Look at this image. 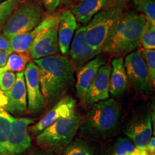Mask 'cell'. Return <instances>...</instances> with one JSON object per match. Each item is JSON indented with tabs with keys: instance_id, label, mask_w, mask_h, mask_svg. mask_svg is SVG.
<instances>
[{
	"instance_id": "30bf717a",
	"label": "cell",
	"mask_w": 155,
	"mask_h": 155,
	"mask_svg": "<svg viewBox=\"0 0 155 155\" xmlns=\"http://www.w3.org/2000/svg\"><path fill=\"white\" fill-rule=\"evenodd\" d=\"M111 73V64H104L98 69L83 100L87 109H89L97 102L109 98Z\"/></svg>"
},
{
	"instance_id": "f546056e",
	"label": "cell",
	"mask_w": 155,
	"mask_h": 155,
	"mask_svg": "<svg viewBox=\"0 0 155 155\" xmlns=\"http://www.w3.org/2000/svg\"><path fill=\"white\" fill-rule=\"evenodd\" d=\"M0 50H5V51L10 52V53H13L8 40L4 36V35L2 33H1V32H0Z\"/></svg>"
},
{
	"instance_id": "52a82bcc",
	"label": "cell",
	"mask_w": 155,
	"mask_h": 155,
	"mask_svg": "<svg viewBox=\"0 0 155 155\" xmlns=\"http://www.w3.org/2000/svg\"><path fill=\"white\" fill-rule=\"evenodd\" d=\"M152 115L148 108H138L126 120L122 132L137 148L146 150V146L152 135Z\"/></svg>"
},
{
	"instance_id": "7a4b0ae2",
	"label": "cell",
	"mask_w": 155,
	"mask_h": 155,
	"mask_svg": "<svg viewBox=\"0 0 155 155\" xmlns=\"http://www.w3.org/2000/svg\"><path fill=\"white\" fill-rule=\"evenodd\" d=\"M121 106L114 98H108L94 104L83 118L79 128L83 138L94 141L106 140L113 137L121 124Z\"/></svg>"
},
{
	"instance_id": "ffe728a7",
	"label": "cell",
	"mask_w": 155,
	"mask_h": 155,
	"mask_svg": "<svg viewBox=\"0 0 155 155\" xmlns=\"http://www.w3.org/2000/svg\"><path fill=\"white\" fill-rule=\"evenodd\" d=\"M109 94L114 97L121 98L127 91L128 79L123 58H114L111 62Z\"/></svg>"
},
{
	"instance_id": "d590c367",
	"label": "cell",
	"mask_w": 155,
	"mask_h": 155,
	"mask_svg": "<svg viewBox=\"0 0 155 155\" xmlns=\"http://www.w3.org/2000/svg\"><path fill=\"white\" fill-rule=\"evenodd\" d=\"M116 1L118 2H125L129 1V0H116Z\"/></svg>"
},
{
	"instance_id": "83f0119b",
	"label": "cell",
	"mask_w": 155,
	"mask_h": 155,
	"mask_svg": "<svg viewBox=\"0 0 155 155\" xmlns=\"http://www.w3.org/2000/svg\"><path fill=\"white\" fill-rule=\"evenodd\" d=\"M16 81V74L11 71L0 73V91L7 92L12 88Z\"/></svg>"
},
{
	"instance_id": "8fae6325",
	"label": "cell",
	"mask_w": 155,
	"mask_h": 155,
	"mask_svg": "<svg viewBox=\"0 0 155 155\" xmlns=\"http://www.w3.org/2000/svg\"><path fill=\"white\" fill-rule=\"evenodd\" d=\"M23 73L28 96V108L31 114H38L44 107L39 81L38 67L34 62H30Z\"/></svg>"
},
{
	"instance_id": "484cf974",
	"label": "cell",
	"mask_w": 155,
	"mask_h": 155,
	"mask_svg": "<svg viewBox=\"0 0 155 155\" xmlns=\"http://www.w3.org/2000/svg\"><path fill=\"white\" fill-rule=\"evenodd\" d=\"M20 0H5L0 2V30L19 5Z\"/></svg>"
},
{
	"instance_id": "f1b7e54d",
	"label": "cell",
	"mask_w": 155,
	"mask_h": 155,
	"mask_svg": "<svg viewBox=\"0 0 155 155\" xmlns=\"http://www.w3.org/2000/svg\"><path fill=\"white\" fill-rule=\"evenodd\" d=\"M45 8L48 12H54L60 5H61V0H42Z\"/></svg>"
},
{
	"instance_id": "4dcf8cb0",
	"label": "cell",
	"mask_w": 155,
	"mask_h": 155,
	"mask_svg": "<svg viewBox=\"0 0 155 155\" xmlns=\"http://www.w3.org/2000/svg\"><path fill=\"white\" fill-rule=\"evenodd\" d=\"M146 151L150 155H154L155 152V139L154 137H151V139L149 141L148 144L146 146Z\"/></svg>"
},
{
	"instance_id": "1f68e13d",
	"label": "cell",
	"mask_w": 155,
	"mask_h": 155,
	"mask_svg": "<svg viewBox=\"0 0 155 155\" xmlns=\"http://www.w3.org/2000/svg\"><path fill=\"white\" fill-rule=\"evenodd\" d=\"M11 53H12L0 50V68L5 66L6 63H7V58Z\"/></svg>"
},
{
	"instance_id": "ac0fdd59",
	"label": "cell",
	"mask_w": 155,
	"mask_h": 155,
	"mask_svg": "<svg viewBox=\"0 0 155 155\" xmlns=\"http://www.w3.org/2000/svg\"><path fill=\"white\" fill-rule=\"evenodd\" d=\"M78 28V22L71 12L69 9L62 12L58 17V44L62 55L68 54L71 41Z\"/></svg>"
},
{
	"instance_id": "836d02e7",
	"label": "cell",
	"mask_w": 155,
	"mask_h": 155,
	"mask_svg": "<svg viewBox=\"0 0 155 155\" xmlns=\"http://www.w3.org/2000/svg\"><path fill=\"white\" fill-rule=\"evenodd\" d=\"M32 155H55V152H53V151L47 150V149H39L35 151L32 153Z\"/></svg>"
},
{
	"instance_id": "8992f818",
	"label": "cell",
	"mask_w": 155,
	"mask_h": 155,
	"mask_svg": "<svg viewBox=\"0 0 155 155\" xmlns=\"http://www.w3.org/2000/svg\"><path fill=\"white\" fill-rule=\"evenodd\" d=\"M43 10L37 0H20L2 28L6 38L30 32L42 20Z\"/></svg>"
},
{
	"instance_id": "7c38bea8",
	"label": "cell",
	"mask_w": 155,
	"mask_h": 155,
	"mask_svg": "<svg viewBox=\"0 0 155 155\" xmlns=\"http://www.w3.org/2000/svg\"><path fill=\"white\" fill-rule=\"evenodd\" d=\"M58 17L56 15H50L39 23L33 30L25 33L16 35L7 38L10 44L11 48L15 53H24L28 51L31 44L50 28L58 23Z\"/></svg>"
},
{
	"instance_id": "d4e9b609",
	"label": "cell",
	"mask_w": 155,
	"mask_h": 155,
	"mask_svg": "<svg viewBox=\"0 0 155 155\" xmlns=\"http://www.w3.org/2000/svg\"><path fill=\"white\" fill-rule=\"evenodd\" d=\"M133 4L137 10L142 13L147 19L155 24L154 0H133Z\"/></svg>"
},
{
	"instance_id": "7402d4cb",
	"label": "cell",
	"mask_w": 155,
	"mask_h": 155,
	"mask_svg": "<svg viewBox=\"0 0 155 155\" xmlns=\"http://www.w3.org/2000/svg\"><path fill=\"white\" fill-rule=\"evenodd\" d=\"M31 56L28 51L24 53H12L9 55L5 66L0 68V73L5 71L22 72L30 62Z\"/></svg>"
},
{
	"instance_id": "277c9868",
	"label": "cell",
	"mask_w": 155,
	"mask_h": 155,
	"mask_svg": "<svg viewBox=\"0 0 155 155\" xmlns=\"http://www.w3.org/2000/svg\"><path fill=\"white\" fill-rule=\"evenodd\" d=\"M82 120V116L78 112L73 111L39 133L36 137L37 143L42 148L61 154L74 139Z\"/></svg>"
},
{
	"instance_id": "4fadbf2b",
	"label": "cell",
	"mask_w": 155,
	"mask_h": 155,
	"mask_svg": "<svg viewBox=\"0 0 155 155\" xmlns=\"http://www.w3.org/2000/svg\"><path fill=\"white\" fill-rule=\"evenodd\" d=\"M75 104L76 101L72 96L69 95L64 96L38 123L32 127H29V132L32 134H38L57 120L69 116L75 111Z\"/></svg>"
},
{
	"instance_id": "e0dca14e",
	"label": "cell",
	"mask_w": 155,
	"mask_h": 155,
	"mask_svg": "<svg viewBox=\"0 0 155 155\" xmlns=\"http://www.w3.org/2000/svg\"><path fill=\"white\" fill-rule=\"evenodd\" d=\"M105 58L97 55L94 59L91 60L88 63L81 67L77 71L75 89L78 98L83 100L88 89L90 86L95 75L101 65L106 64Z\"/></svg>"
},
{
	"instance_id": "603a6c76",
	"label": "cell",
	"mask_w": 155,
	"mask_h": 155,
	"mask_svg": "<svg viewBox=\"0 0 155 155\" xmlns=\"http://www.w3.org/2000/svg\"><path fill=\"white\" fill-rule=\"evenodd\" d=\"M13 118L8 112L0 107V155H6L7 141Z\"/></svg>"
},
{
	"instance_id": "9c48e42d",
	"label": "cell",
	"mask_w": 155,
	"mask_h": 155,
	"mask_svg": "<svg viewBox=\"0 0 155 155\" xmlns=\"http://www.w3.org/2000/svg\"><path fill=\"white\" fill-rule=\"evenodd\" d=\"M30 118H13L7 144L6 155H19L31 146L28 128L35 123Z\"/></svg>"
},
{
	"instance_id": "e575fe53",
	"label": "cell",
	"mask_w": 155,
	"mask_h": 155,
	"mask_svg": "<svg viewBox=\"0 0 155 155\" xmlns=\"http://www.w3.org/2000/svg\"><path fill=\"white\" fill-rule=\"evenodd\" d=\"M78 0H61V5H71Z\"/></svg>"
},
{
	"instance_id": "cb8c5ba5",
	"label": "cell",
	"mask_w": 155,
	"mask_h": 155,
	"mask_svg": "<svg viewBox=\"0 0 155 155\" xmlns=\"http://www.w3.org/2000/svg\"><path fill=\"white\" fill-rule=\"evenodd\" d=\"M139 42L144 49L154 50L155 48V24L146 19L141 30Z\"/></svg>"
},
{
	"instance_id": "5bb4252c",
	"label": "cell",
	"mask_w": 155,
	"mask_h": 155,
	"mask_svg": "<svg viewBox=\"0 0 155 155\" xmlns=\"http://www.w3.org/2000/svg\"><path fill=\"white\" fill-rule=\"evenodd\" d=\"M68 53L73 69L77 70L99 55L87 42L85 36V26L80 27L75 31Z\"/></svg>"
},
{
	"instance_id": "9a60e30c",
	"label": "cell",
	"mask_w": 155,
	"mask_h": 155,
	"mask_svg": "<svg viewBox=\"0 0 155 155\" xmlns=\"http://www.w3.org/2000/svg\"><path fill=\"white\" fill-rule=\"evenodd\" d=\"M4 93V92H3ZM6 97L5 111L14 115H22L28 110V96L24 73L16 74V81L8 91L4 93Z\"/></svg>"
},
{
	"instance_id": "d6986e66",
	"label": "cell",
	"mask_w": 155,
	"mask_h": 155,
	"mask_svg": "<svg viewBox=\"0 0 155 155\" xmlns=\"http://www.w3.org/2000/svg\"><path fill=\"white\" fill-rule=\"evenodd\" d=\"M108 0H78L71 6L70 11L77 22L86 25L97 13L107 6Z\"/></svg>"
},
{
	"instance_id": "5b68a950",
	"label": "cell",
	"mask_w": 155,
	"mask_h": 155,
	"mask_svg": "<svg viewBox=\"0 0 155 155\" xmlns=\"http://www.w3.org/2000/svg\"><path fill=\"white\" fill-rule=\"evenodd\" d=\"M124 10L121 6H106L85 25L87 42L98 53L105 47Z\"/></svg>"
},
{
	"instance_id": "8d00e7d4",
	"label": "cell",
	"mask_w": 155,
	"mask_h": 155,
	"mask_svg": "<svg viewBox=\"0 0 155 155\" xmlns=\"http://www.w3.org/2000/svg\"><path fill=\"white\" fill-rule=\"evenodd\" d=\"M3 1H5V0H0V2H3Z\"/></svg>"
},
{
	"instance_id": "2e32d148",
	"label": "cell",
	"mask_w": 155,
	"mask_h": 155,
	"mask_svg": "<svg viewBox=\"0 0 155 155\" xmlns=\"http://www.w3.org/2000/svg\"><path fill=\"white\" fill-rule=\"evenodd\" d=\"M58 24L50 28L31 44L28 52L32 59L38 60L59 54Z\"/></svg>"
},
{
	"instance_id": "3957f363",
	"label": "cell",
	"mask_w": 155,
	"mask_h": 155,
	"mask_svg": "<svg viewBox=\"0 0 155 155\" xmlns=\"http://www.w3.org/2000/svg\"><path fill=\"white\" fill-rule=\"evenodd\" d=\"M146 17L134 12H124L102 52L114 58H122L139 47Z\"/></svg>"
},
{
	"instance_id": "6da1fadb",
	"label": "cell",
	"mask_w": 155,
	"mask_h": 155,
	"mask_svg": "<svg viewBox=\"0 0 155 155\" xmlns=\"http://www.w3.org/2000/svg\"><path fill=\"white\" fill-rule=\"evenodd\" d=\"M38 67L43 106L56 104L74 84L73 68L66 55L58 54L34 60Z\"/></svg>"
},
{
	"instance_id": "d6a6232c",
	"label": "cell",
	"mask_w": 155,
	"mask_h": 155,
	"mask_svg": "<svg viewBox=\"0 0 155 155\" xmlns=\"http://www.w3.org/2000/svg\"><path fill=\"white\" fill-rule=\"evenodd\" d=\"M121 155H150L148 152H147L146 150H139L138 148H136L134 150L129 151V152H127L124 153V154Z\"/></svg>"
},
{
	"instance_id": "4316f807",
	"label": "cell",
	"mask_w": 155,
	"mask_h": 155,
	"mask_svg": "<svg viewBox=\"0 0 155 155\" xmlns=\"http://www.w3.org/2000/svg\"><path fill=\"white\" fill-rule=\"evenodd\" d=\"M143 58L146 63L149 75L153 85L155 83V50L143 49L141 50Z\"/></svg>"
},
{
	"instance_id": "ba28073f",
	"label": "cell",
	"mask_w": 155,
	"mask_h": 155,
	"mask_svg": "<svg viewBox=\"0 0 155 155\" xmlns=\"http://www.w3.org/2000/svg\"><path fill=\"white\" fill-rule=\"evenodd\" d=\"M128 84L139 94L149 96L153 92L154 85L150 78L141 50L139 49L126 55L124 61Z\"/></svg>"
},
{
	"instance_id": "44dd1931",
	"label": "cell",
	"mask_w": 155,
	"mask_h": 155,
	"mask_svg": "<svg viewBox=\"0 0 155 155\" xmlns=\"http://www.w3.org/2000/svg\"><path fill=\"white\" fill-rule=\"evenodd\" d=\"M101 151L98 141L78 137L71 141L62 155H99Z\"/></svg>"
}]
</instances>
